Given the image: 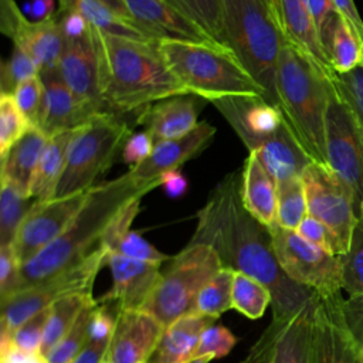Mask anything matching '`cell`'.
Returning a JSON list of instances; mask_svg holds the SVG:
<instances>
[{"label": "cell", "instance_id": "6da1fadb", "mask_svg": "<svg viewBox=\"0 0 363 363\" xmlns=\"http://www.w3.org/2000/svg\"><path fill=\"white\" fill-rule=\"evenodd\" d=\"M190 244H206L223 267L244 272L271 292L272 318H284L308 305L316 292L292 281L278 264L269 228L258 221L241 199V174H227L197 211Z\"/></svg>", "mask_w": 363, "mask_h": 363}, {"label": "cell", "instance_id": "7a4b0ae2", "mask_svg": "<svg viewBox=\"0 0 363 363\" xmlns=\"http://www.w3.org/2000/svg\"><path fill=\"white\" fill-rule=\"evenodd\" d=\"M163 177L140 182L128 170L125 174L94 186L85 204L67 230L40 254L21 265L20 289L51 279L104 248L102 241L115 217L133 200L162 186Z\"/></svg>", "mask_w": 363, "mask_h": 363}, {"label": "cell", "instance_id": "3957f363", "mask_svg": "<svg viewBox=\"0 0 363 363\" xmlns=\"http://www.w3.org/2000/svg\"><path fill=\"white\" fill-rule=\"evenodd\" d=\"M94 31L102 98L109 112L145 109L157 101L189 94L167 65L157 43L115 37L95 28Z\"/></svg>", "mask_w": 363, "mask_h": 363}, {"label": "cell", "instance_id": "277c9868", "mask_svg": "<svg viewBox=\"0 0 363 363\" xmlns=\"http://www.w3.org/2000/svg\"><path fill=\"white\" fill-rule=\"evenodd\" d=\"M332 89L330 75L285 40L277 68L279 109L305 152L322 164H328L326 109Z\"/></svg>", "mask_w": 363, "mask_h": 363}, {"label": "cell", "instance_id": "5b68a950", "mask_svg": "<svg viewBox=\"0 0 363 363\" xmlns=\"http://www.w3.org/2000/svg\"><path fill=\"white\" fill-rule=\"evenodd\" d=\"M159 50L189 94L204 101L262 96V86L227 45L160 40Z\"/></svg>", "mask_w": 363, "mask_h": 363}, {"label": "cell", "instance_id": "8992f818", "mask_svg": "<svg viewBox=\"0 0 363 363\" xmlns=\"http://www.w3.org/2000/svg\"><path fill=\"white\" fill-rule=\"evenodd\" d=\"M224 44L279 108L277 68L285 41L271 0H223Z\"/></svg>", "mask_w": 363, "mask_h": 363}, {"label": "cell", "instance_id": "52a82bcc", "mask_svg": "<svg viewBox=\"0 0 363 363\" xmlns=\"http://www.w3.org/2000/svg\"><path fill=\"white\" fill-rule=\"evenodd\" d=\"M130 136L129 126L112 112H102L78 128L67 152L64 173L54 197L91 190L96 179L113 163Z\"/></svg>", "mask_w": 363, "mask_h": 363}, {"label": "cell", "instance_id": "ba28073f", "mask_svg": "<svg viewBox=\"0 0 363 363\" xmlns=\"http://www.w3.org/2000/svg\"><path fill=\"white\" fill-rule=\"evenodd\" d=\"M223 268L218 254L206 244H187L167 261L145 311L164 328L196 312L197 298L206 284Z\"/></svg>", "mask_w": 363, "mask_h": 363}, {"label": "cell", "instance_id": "9c48e42d", "mask_svg": "<svg viewBox=\"0 0 363 363\" xmlns=\"http://www.w3.org/2000/svg\"><path fill=\"white\" fill-rule=\"evenodd\" d=\"M105 255L106 248H101L79 265L1 301V336H10L28 318L67 295L92 292L95 278L105 265Z\"/></svg>", "mask_w": 363, "mask_h": 363}, {"label": "cell", "instance_id": "30bf717a", "mask_svg": "<svg viewBox=\"0 0 363 363\" xmlns=\"http://www.w3.org/2000/svg\"><path fill=\"white\" fill-rule=\"evenodd\" d=\"M326 153L328 166L352 194L356 214H363V125L335 88L326 109Z\"/></svg>", "mask_w": 363, "mask_h": 363}, {"label": "cell", "instance_id": "8fae6325", "mask_svg": "<svg viewBox=\"0 0 363 363\" xmlns=\"http://www.w3.org/2000/svg\"><path fill=\"white\" fill-rule=\"evenodd\" d=\"M268 228L278 264L292 281L313 289L320 296L340 292L339 255L316 247L296 230L284 228L277 223Z\"/></svg>", "mask_w": 363, "mask_h": 363}, {"label": "cell", "instance_id": "7c38bea8", "mask_svg": "<svg viewBox=\"0 0 363 363\" xmlns=\"http://www.w3.org/2000/svg\"><path fill=\"white\" fill-rule=\"evenodd\" d=\"M316 296L298 312L272 318L242 363H313L312 330Z\"/></svg>", "mask_w": 363, "mask_h": 363}, {"label": "cell", "instance_id": "4fadbf2b", "mask_svg": "<svg viewBox=\"0 0 363 363\" xmlns=\"http://www.w3.org/2000/svg\"><path fill=\"white\" fill-rule=\"evenodd\" d=\"M308 214L326 224L347 251L357 221L353 199L328 164L312 162L302 174Z\"/></svg>", "mask_w": 363, "mask_h": 363}, {"label": "cell", "instance_id": "5bb4252c", "mask_svg": "<svg viewBox=\"0 0 363 363\" xmlns=\"http://www.w3.org/2000/svg\"><path fill=\"white\" fill-rule=\"evenodd\" d=\"M88 191L37 201L23 220L13 248L21 265L54 242L72 223L88 199Z\"/></svg>", "mask_w": 363, "mask_h": 363}, {"label": "cell", "instance_id": "9a60e30c", "mask_svg": "<svg viewBox=\"0 0 363 363\" xmlns=\"http://www.w3.org/2000/svg\"><path fill=\"white\" fill-rule=\"evenodd\" d=\"M0 30L34 60L40 72L58 67L64 35L55 14L48 20H28L14 0H0Z\"/></svg>", "mask_w": 363, "mask_h": 363}, {"label": "cell", "instance_id": "2e32d148", "mask_svg": "<svg viewBox=\"0 0 363 363\" xmlns=\"http://www.w3.org/2000/svg\"><path fill=\"white\" fill-rule=\"evenodd\" d=\"M340 292L320 296L313 312V363H362L360 345L352 333L345 315Z\"/></svg>", "mask_w": 363, "mask_h": 363}, {"label": "cell", "instance_id": "e0dca14e", "mask_svg": "<svg viewBox=\"0 0 363 363\" xmlns=\"http://www.w3.org/2000/svg\"><path fill=\"white\" fill-rule=\"evenodd\" d=\"M57 69L65 85L81 102L95 112H109L102 98L101 64L92 27L84 37L64 41Z\"/></svg>", "mask_w": 363, "mask_h": 363}, {"label": "cell", "instance_id": "ac0fdd59", "mask_svg": "<svg viewBox=\"0 0 363 363\" xmlns=\"http://www.w3.org/2000/svg\"><path fill=\"white\" fill-rule=\"evenodd\" d=\"M105 265L111 271L112 286L96 301L113 303L118 311H145L160 281L162 264L138 261L116 252L106 251Z\"/></svg>", "mask_w": 363, "mask_h": 363}, {"label": "cell", "instance_id": "d6986e66", "mask_svg": "<svg viewBox=\"0 0 363 363\" xmlns=\"http://www.w3.org/2000/svg\"><path fill=\"white\" fill-rule=\"evenodd\" d=\"M211 104L231 125L248 152H255L285 122L282 111L262 96H228Z\"/></svg>", "mask_w": 363, "mask_h": 363}, {"label": "cell", "instance_id": "ffe728a7", "mask_svg": "<svg viewBox=\"0 0 363 363\" xmlns=\"http://www.w3.org/2000/svg\"><path fill=\"white\" fill-rule=\"evenodd\" d=\"M164 326L147 311H118L116 325L104 363H145L155 350Z\"/></svg>", "mask_w": 363, "mask_h": 363}, {"label": "cell", "instance_id": "44dd1931", "mask_svg": "<svg viewBox=\"0 0 363 363\" xmlns=\"http://www.w3.org/2000/svg\"><path fill=\"white\" fill-rule=\"evenodd\" d=\"M132 18L160 40L224 45L167 0H125Z\"/></svg>", "mask_w": 363, "mask_h": 363}, {"label": "cell", "instance_id": "7402d4cb", "mask_svg": "<svg viewBox=\"0 0 363 363\" xmlns=\"http://www.w3.org/2000/svg\"><path fill=\"white\" fill-rule=\"evenodd\" d=\"M216 128L208 122H199L184 136L156 140L152 153L129 172L140 182H155L166 173L179 170L187 160L197 156L214 138Z\"/></svg>", "mask_w": 363, "mask_h": 363}, {"label": "cell", "instance_id": "603a6c76", "mask_svg": "<svg viewBox=\"0 0 363 363\" xmlns=\"http://www.w3.org/2000/svg\"><path fill=\"white\" fill-rule=\"evenodd\" d=\"M40 78L44 85V105L37 128L48 138L60 132L78 129L98 113H102L81 102L65 85L57 68L40 72Z\"/></svg>", "mask_w": 363, "mask_h": 363}, {"label": "cell", "instance_id": "cb8c5ba5", "mask_svg": "<svg viewBox=\"0 0 363 363\" xmlns=\"http://www.w3.org/2000/svg\"><path fill=\"white\" fill-rule=\"evenodd\" d=\"M203 101L190 94L157 101L142 111L138 123L145 126L155 142L184 136L197 126Z\"/></svg>", "mask_w": 363, "mask_h": 363}, {"label": "cell", "instance_id": "d4e9b609", "mask_svg": "<svg viewBox=\"0 0 363 363\" xmlns=\"http://www.w3.org/2000/svg\"><path fill=\"white\" fill-rule=\"evenodd\" d=\"M284 38L309 55L325 72L333 74L305 0H271Z\"/></svg>", "mask_w": 363, "mask_h": 363}, {"label": "cell", "instance_id": "484cf974", "mask_svg": "<svg viewBox=\"0 0 363 363\" xmlns=\"http://www.w3.org/2000/svg\"><path fill=\"white\" fill-rule=\"evenodd\" d=\"M217 318L193 312L166 326L147 363H190L194 359L200 336Z\"/></svg>", "mask_w": 363, "mask_h": 363}, {"label": "cell", "instance_id": "4316f807", "mask_svg": "<svg viewBox=\"0 0 363 363\" xmlns=\"http://www.w3.org/2000/svg\"><path fill=\"white\" fill-rule=\"evenodd\" d=\"M254 153L268 173L277 180L302 177L306 167L313 162L305 152L286 119L284 125L271 135Z\"/></svg>", "mask_w": 363, "mask_h": 363}, {"label": "cell", "instance_id": "83f0119b", "mask_svg": "<svg viewBox=\"0 0 363 363\" xmlns=\"http://www.w3.org/2000/svg\"><path fill=\"white\" fill-rule=\"evenodd\" d=\"M48 136L35 126L28 130L1 156L0 180L13 184L24 196L31 197V184Z\"/></svg>", "mask_w": 363, "mask_h": 363}, {"label": "cell", "instance_id": "f1b7e54d", "mask_svg": "<svg viewBox=\"0 0 363 363\" xmlns=\"http://www.w3.org/2000/svg\"><path fill=\"white\" fill-rule=\"evenodd\" d=\"M241 199L244 207L264 225L277 223V180L254 153L248 155L241 172Z\"/></svg>", "mask_w": 363, "mask_h": 363}, {"label": "cell", "instance_id": "f546056e", "mask_svg": "<svg viewBox=\"0 0 363 363\" xmlns=\"http://www.w3.org/2000/svg\"><path fill=\"white\" fill-rule=\"evenodd\" d=\"M140 200L136 199L130 201L111 223L105 233L102 245L106 251L125 255L132 259L164 264L170 261L172 257L156 250L150 242H147L139 233L132 231L130 225L139 213Z\"/></svg>", "mask_w": 363, "mask_h": 363}, {"label": "cell", "instance_id": "4dcf8cb0", "mask_svg": "<svg viewBox=\"0 0 363 363\" xmlns=\"http://www.w3.org/2000/svg\"><path fill=\"white\" fill-rule=\"evenodd\" d=\"M319 40L333 72L345 74L363 62V41L339 13H332L325 21Z\"/></svg>", "mask_w": 363, "mask_h": 363}, {"label": "cell", "instance_id": "1f68e13d", "mask_svg": "<svg viewBox=\"0 0 363 363\" xmlns=\"http://www.w3.org/2000/svg\"><path fill=\"white\" fill-rule=\"evenodd\" d=\"M77 129L60 132L51 138L41 153L31 184V197L37 201L54 199L57 186L64 173L68 146Z\"/></svg>", "mask_w": 363, "mask_h": 363}, {"label": "cell", "instance_id": "d6a6232c", "mask_svg": "<svg viewBox=\"0 0 363 363\" xmlns=\"http://www.w3.org/2000/svg\"><path fill=\"white\" fill-rule=\"evenodd\" d=\"M60 3L75 9L79 11L91 27L95 30L115 35L122 38H132L138 41H155V35H152L147 30H145L140 24L133 20H129L116 11H113L109 6L98 1V0H58Z\"/></svg>", "mask_w": 363, "mask_h": 363}, {"label": "cell", "instance_id": "836d02e7", "mask_svg": "<svg viewBox=\"0 0 363 363\" xmlns=\"http://www.w3.org/2000/svg\"><path fill=\"white\" fill-rule=\"evenodd\" d=\"M94 299L92 292L72 294L55 301L50 306V316L45 325L40 356H44L64 337V335L72 328L84 306Z\"/></svg>", "mask_w": 363, "mask_h": 363}, {"label": "cell", "instance_id": "e575fe53", "mask_svg": "<svg viewBox=\"0 0 363 363\" xmlns=\"http://www.w3.org/2000/svg\"><path fill=\"white\" fill-rule=\"evenodd\" d=\"M35 203V199L24 196L13 184L0 180V247L13 245L23 220Z\"/></svg>", "mask_w": 363, "mask_h": 363}, {"label": "cell", "instance_id": "d590c367", "mask_svg": "<svg viewBox=\"0 0 363 363\" xmlns=\"http://www.w3.org/2000/svg\"><path fill=\"white\" fill-rule=\"evenodd\" d=\"M306 216L308 201L302 177L277 182V224L296 230Z\"/></svg>", "mask_w": 363, "mask_h": 363}, {"label": "cell", "instance_id": "8d00e7d4", "mask_svg": "<svg viewBox=\"0 0 363 363\" xmlns=\"http://www.w3.org/2000/svg\"><path fill=\"white\" fill-rule=\"evenodd\" d=\"M233 309L241 312L250 319H258L271 305V292L255 278L235 271L231 292Z\"/></svg>", "mask_w": 363, "mask_h": 363}, {"label": "cell", "instance_id": "74e56055", "mask_svg": "<svg viewBox=\"0 0 363 363\" xmlns=\"http://www.w3.org/2000/svg\"><path fill=\"white\" fill-rule=\"evenodd\" d=\"M342 289L349 296L363 294V214L357 216L349 250L339 255Z\"/></svg>", "mask_w": 363, "mask_h": 363}, {"label": "cell", "instance_id": "f35d334b", "mask_svg": "<svg viewBox=\"0 0 363 363\" xmlns=\"http://www.w3.org/2000/svg\"><path fill=\"white\" fill-rule=\"evenodd\" d=\"M234 269L228 267H223L201 289L196 312L203 315H208L213 318H218L223 312L233 308L231 292H233V278Z\"/></svg>", "mask_w": 363, "mask_h": 363}, {"label": "cell", "instance_id": "ab89813d", "mask_svg": "<svg viewBox=\"0 0 363 363\" xmlns=\"http://www.w3.org/2000/svg\"><path fill=\"white\" fill-rule=\"evenodd\" d=\"M220 44H224L223 0H167ZM225 45V44H224Z\"/></svg>", "mask_w": 363, "mask_h": 363}, {"label": "cell", "instance_id": "60d3db41", "mask_svg": "<svg viewBox=\"0 0 363 363\" xmlns=\"http://www.w3.org/2000/svg\"><path fill=\"white\" fill-rule=\"evenodd\" d=\"M96 305V299L94 298L88 302L81 311L72 328L64 335V337L44 356L45 363H71L74 357L79 353L82 346L86 342L88 323L92 315V311Z\"/></svg>", "mask_w": 363, "mask_h": 363}, {"label": "cell", "instance_id": "b9f144b4", "mask_svg": "<svg viewBox=\"0 0 363 363\" xmlns=\"http://www.w3.org/2000/svg\"><path fill=\"white\" fill-rule=\"evenodd\" d=\"M31 128L13 94L0 92V157Z\"/></svg>", "mask_w": 363, "mask_h": 363}, {"label": "cell", "instance_id": "7bdbcfd3", "mask_svg": "<svg viewBox=\"0 0 363 363\" xmlns=\"http://www.w3.org/2000/svg\"><path fill=\"white\" fill-rule=\"evenodd\" d=\"M40 75V68L34 62V60L13 45V51L10 57L1 62L0 72V89L1 94H13L14 89L26 79Z\"/></svg>", "mask_w": 363, "mask_h": 363}, {"label": "cell", "instance_id": "ee69618b", "mask_svg": "<svg viewBox=\"0 0 363 363\" xmlns=\"http://www.w3.org/2000/svg\"><path fill=\"white\" fill-rule=\"evenodd\" d=\"M335 91L363 125V62L349 72L330 75Z\"/></svg>", "mask_w": 363, "mask_h": 363}, {"label": "cell", "instance_id": "f6af8a7d", "mask_svg": "<svg viewBox=\"0 0 363 363\" xmlns=\"http://www.w3.org/2000/svg\"><path fill=\"white\" fill-rule=\"evenodd\" d=\"M50 316V306L37 312L26 322H23L11 335L10 343L14 349L21 350L24 353L40 354V347L45 330V325Z\"/></svg>", "mask_w": 363, "mask_h": 363}, {"label": "cell", "instance_id": "bcb514c9", "mask_svg": "<svg viewBox=\"0 0 363 363\" xmlns=\"http://www.w3.org/2000/svg\"><path fill=\"white\" fill-rule=\"evenodd\" d=\"M13 96L28 123L37 128L44 105V85L40 75L23 81L14 89Z\"/></svg>", "mask_w": 363, "mask_h": 363}, {"label": "cell", "instance_id": "7dc6e473", "mask_svg": "<svg viewBox=\"0 0 363 363\" xmlns=\"http://www.w3.org/2000/svg\"><path fill=\"white\" fill-rule=\"evenodd\" d=\"M237 337L228 328L220 323H213L203 330L197 350L194 353V359L210 357L213 360L224 357L231 352Z\"/></svg>", "mask_w": 363, "mask_h": 363}, {"label": "cell", "instance_id": "c3c4849f", "mask_svg": "<svg viewBox=\"0 0 363 363\" xmlns=\"http://www.w3.org/2000/svg\"><path fill=\"white\" fill-rule=\"evenodd\" d=\"M296 233L309 242L315 244L316 247L325 250L332 255H342L346 252L336 234L320 220L309 214L301 221V224L296 228Z\"/></svg>", "mask_w": 363, "mask_h": 363}, {"label": "cell", "instance_id": "681fc988", "mask_svg": "<svg viewBox=\"0 0 363 363\" xmlns=\"http://www.w3.org/2000/svg\"><path fill=\"white\" fill-rule=\"evenodd\" d=\"M20 269L13 245L0 247V302L14 295L20 289Z\"/></svg>", "mask_w": 363, "mask_h": 363}, {"label": "cell", "instance_id": "f907efd6", "mask_svg": "<svg viewBox=\"0 0 363 363\" xmlns=\"http://www.w3.org/2000/svg\"><path fill=\"white\" fill-rule=\"evenodd\" d=\"M155 146V139L147 130L130 135L122 149V159L130 167L142 163L152 153Z\"/></svg>", "mask_w": 363, "mask_h": 363}, {"label": "cell", "instance_id": "816d5d0a", "mask_svg": "<svg viewBox=\"0 0 363 363\" xmlns=\"http://www.w3.org/2000/svg\"><path fill=\"white\" fill-rule=\"evenodd\" d=\"M55 16L58 18V23H60V27H61V31L64 35V41L81 38L91 28L89 23L85 20V17L79 11H77L72 7L65 6L62 3H60V7H58Z\"/></svg>", "mask_w": 363, "mask_h": 363}, {"label": "cell", "instance_id": "f5cc1de1", "mask_svg": "<svg viewBox=\"0 0 363 363\" xmlns=\"http://www.w3.org/2000/svg\"><path fill=\"white\" fill-rule=\"evenodd\" d=\"M343 309L352 333L359 345L363 343V294L347 296L345 299Z\"/></svg>", "mask_w": 363, "mask_h": 363}, {"label": "cell", "instance_id": "db71d44e", "mask_svg": "<svg viewBox=\"0 0 363 363\" xmlns=\"http://www.w3.org/2000/svg\"><path fill=\"white\" fill-rule=\"evenodd\" d=\"M0 363H45L38 354L24 353L11 346L9 336H0Z\"/></svg>", "mask_w": 363, "mask_h": 363}, {"label": "cell", "instance_id": "11a10c76", "mask_svg": "<svg viewBox=\"0 0 363 363\" xmlns=\"http://www.w3.org/2000/svg\"><path fill=\"white\" fill-rule=\"evenodd\" d=\"M330 1L333 6V10L350 23V26L354 28V31L363 41V20L354 6V1L353 0H330Z\"/></svg>", "mask_w": 363, "mask_h": 363}, {"label": "cell", "instance_id": "9f6ffc18", "mask_svg": "<svg viewBox=\"0 0 363 363\" xmlns=\"http://www.w3.org/2000/svg\"><path fill=\"white\" fill-rule=\"evenodd\" d=\"M109 343L86 340L71 363H104Z\"/></svg>", "mask_w": 363, "mask_h": 363}, {"label": "cell", "instance_id": "6f0895ef", "mask_svg": "<svg viewBox=\"0 0 363 363\" xmlns=\"http://www.w3.org/2000/svg\"><path fill=\"white\" fill-rule=\"evenodd\" d=\"M162 186L169 197L177 199V197H182L186 194L189 183H187V179L179 170H174V172H169L163 176Z\"/></svg>", "mask_w": 363, "mask_h": 363}, {"label": "cell", "instance_id": "680465c9", "mask_svg": "<svg viewBox=\"0 0 363 363\" xmlns=\"http://www.w3.org/2000/svg\"><path fill=\"white\" fill-rule=\"evenodd\" d=\"M305 3L312 14V18L315 21V26L319 34V30L322 28L325 21L330 17L332 13H335L332 1L330 0H305Z\"/></svg>", "mask_w": 363, "mask_h": 363}, {"label": "cell", "instance_id": "91938a15", "mask_svg": "<svg viewBox=\"0 0 363 363\" xmlns=\"http://www.w3.org/2000/svg\"><path fill=\"white\" fill-rule=\"evenodd\" d=\"M30 17H33L34 21L48 20L51 18L54 13V0H31L27 6Z\"/></svg>", "mask_w": 363, "mask_h": 363}, {"label": "cell", "instance_id": "94428289", "mask_svg": "<svg viewBox=\"0 0 363 363\" xmlns=\"http://www.w3.org/2000/svg\"><path fill=\"white\" fill-rule=\"evenodd\" d=\"M98 1H101V3H104V4H106V6H109V7H111L113 11H116L118 14H121V16L129 18V20H133L132 16H130V13H129V9H128L125 0H98ZM133 21H135V20H133Z\"/></svg>", "mask_w": 363, "mask_h": 363}, {"label": "cell", "instance_id": "6125c7cd", "mask_svg": "<svg viewBox=\"0 0 363 363\" xmlns=\"http://www.w3.org/2000/svg\"><path fill=\"white\" fill-rule=\"evenodd\" d=\"M211 359L210 357H199V359H193L190 363H210Z\"/></svg>", "mask_w": 363, "mask_h": 363}, {"label": "cell", "instance_id": "be15d7a7", "mask_svg": "<svg viewBox=\"0 0 363 363\" xmlns=\"http://www.w3.org/2000/svg\"><path fill=\"white\" fill-rule=\"evenodd\" d=\"M360 362L363 363V343H360Z\"/></svg>", "mask_w": 363, "mask_h": 363}, {"label": "cell", "instance_id": "e7e4bbea", "mask_svg": "<svg viewBox=\"0 0 363 363\" xmlns=\"http://www.w3.org/2000/svg\"><path fill=\"white\" fill-rule=\"evenodd\" d=\"M145 363H147V362H145Z\"/></svg>", "mask_w": 363, "mask_h": 363}]
</instances>
